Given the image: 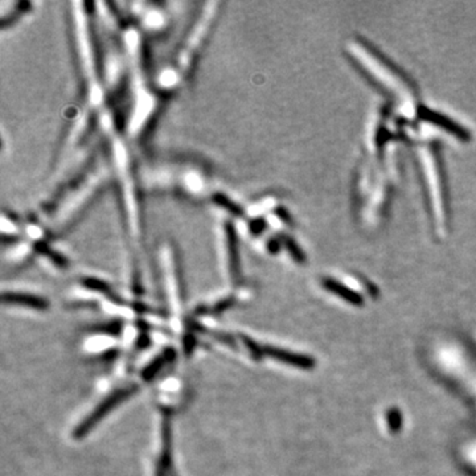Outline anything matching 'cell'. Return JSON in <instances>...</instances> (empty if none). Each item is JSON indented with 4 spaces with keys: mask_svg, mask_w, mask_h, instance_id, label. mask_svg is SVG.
I'll list each match as a JSON object with an SVG mask.
<instances>
[{
    "mask_svg": "<svg viewBox=\"0 0 476 476\" xmlns=\"http://www.w3.org/2000/svg\"><path fill=\"white\" fill-rule=\"evenodd\" d=\"M139 391L138 385H130L126 388L118 389L113 391L107 398L101 402L93 412L90 413L83 422L80 423L73 430L74 439H81L87 435V433L94 427L97 423L99 422L102 418H105L109 413L111 412L114 408H116L119 403L133 397L137 391Z\"/></svg>",
    "mask_w": 476,
    "mask_h": 476,
    "instance_id": "obj_1",
    "label": "cell"
},
{
    "mask_svg": "<svg viewBox=\"0 0 476 476\" xmlns=\"http://www.w3.org/2000/svg\"><path fill=\"white\" fill-rule=\"evenodd\" d=\"M171 412L163 410L161 415V453L159 456L155 476H169L172 465V421Z\"/></svg>",
    "mask_w": 476,
    "mask_h": 476,
    "instance_id": "obj_2",
    "label": "cell"
},
{
    "mask_svg": "<svg viewBox=\"0 0 476 476\" xmlns=\"http://www.w3.org/2000/svg\"><path fill=\"white\" fill-rule=\"evenodd\" d=\"M418 114L422 118L423 121L430 122L433 125H437V126L444 128L446 131H448L450 134L459 138L460 140H470V133L465 130V127L460 126L459 123H456L455 121H453L451 118L444 116V114H441L438 111L430 110V109H427L425 106L420 107Z\"/></svg>",
    "mask_w": 476,
    "mask_h": 476,
    "instance_id": "obj_3",
    "label": "cell"
},
{
    "mask_svg": "<svg viewBox=\"0 0 476 476\" xmlns=\"http://www.w3.org/2000/svg\"><path fill=\"white\" fill-rule=\"evenodd\" d=\"M3 303L30 307L32 310L37 311H45L49 307L48 300H45L42 296L32 295L25 293H6L3 295Z\"/></svg>",
    "mask_w": 476,
    "mask_h": 476,
    "instance_id": "obj_4",
    "label": "cell"
},
{
    "mask_svg": "<svg viewBox=\"0 0 476 476\" xmlns=\"http://www.w3.org/2000/svg\"><path fill=\"white\" fill-rule=\"evenodd\" d=\"M264 355L273 358V359L278 360V361H282V362H286V364H290V365H294V367H300V368H308L311 365V360L306 358V356H302V355H298V353H293V352H288V350H283V349L275 348V347H264Z\"/></svg>",
    "mask_w": 476,
    "mask_h": 476,
    "instance_id": "obj_5",
    "label": "cell"
},
{
    "mask_svg": "<svg viewBox=\"0 0 476 476\" xmlns=\"http://www.w3.org/2000/svg\"><path fill=\"white\" fill-rule=\"evenodd\" d=\"M176 358V350L172 348H166L163 350V353L152 360L148 365H146L143 370H142V379L145 381H151L160 370H163L169 362L173 361Z\"/></svg>",
    "mask_w": 476,
    "mask_h": 476,
    "instance_id": "obj_6",
    "label": "cell"
},
{
    "mask_svg": "<svg viewBox=\"0 0 476 476\" xmlns=\"http://www.w3.org/2000/svg\"><path fill=\"white\" fill-rule=\"evenodd\" d=\"M324 286H326V288L331 290L332 293L338 294V295L347 299V300L352 302V303H361V298L355 291L347 288L346 286L340 285V283L332 281V279H326L324 281Z\"/></svg>",
    "mask_w": 476,
    "mask_h": 476,
    "instance_id": "obj_7",
    "label": "cell"
},
{
    "mask_svg": "<svg viewBox=\"0 0 476 476\" xmlns=\"http://www.w3.org/2000/svg\"><path fill=\"white\" fill-rule=\"evenodd\" d=\"M83 285H84L85 287H87V288H90V290H94V291L104 293V294H106L107 298H110V299H111L114 303H122V302H121V299L111 293V288L109 287V285L105 283V282H102V281H99V279H94V278H86V279L83 281Z\"/></svg>",
    "mask_w": 476,
    "mask_h": 476,
    "instance_id": "obj_8",
    "label": "cell"
},
{
    "mask_svg": "<svg viewBox=\"0 0 476 476\" xmlns=\"http://www.w3.org/2000/svg\"><path fill=\"white\" fill-rule=\"evenodd\" d=\"M241 340H243V344L246 346V348L249 349L250 355L253 356L255 360L262 359V356L264 355V348L260 347L253 338H249V336H245V335H241Z\"/></svg>",
    "mask_w": 476,
    "mask_h": 476,
    "instance_id": "obj_9",
    "label": "cell"
},
{
    "mask_svg": "<svg viewBox=\"0 0 476 476\" xmlns=\"http://www.w3.org/2000/svg\"><path fill=\"white\" fill-rule=\"evenodd\" d=\"M97 331H101V332H105V334L116 336V335H119L121 331H122V322L121 320H114V322L106 324L102 328H98Z\"/></svg>",
    "mask_w": 476,
    "mask_h": 476,
    "instance_id": "obj_10",
    "label": "cell"
},
{
    "mask_svg": "<svg viewBox=\"0 0 476 476\" xmlns=\"http://www.w3.org/2000/svg\"><path fill=\"white\" fill-rule=\"evenodd\" d=\"M209 335H212L213 338H216L217 341H221L226 346H231V347H236V340L233 336H231L229 334H224V332H217V331H212L209 332Z\"/></svg>",
    "mask_w": 476,
    "mask_h": 476,
    "instance_id": "obj_11",
    "label": "cell"
},
{
    "mask_svg": "<svg viewBox=\"0 0 476 476\" xmlns=\"http://www.w3.org/2000/svg\"><path fill=\"white\" fill-rule=\"evenodd\" d=\"M234 303V299L233 298H229V299H224L221 302H219L216 306L213 307L211 310L212 314L213 315H220L222 312H225L228 308H231Z\"/></svg>",
    "mask_w": 476,
    "mask_h": 476,
    "instance_id": "obj_12",
    "label": "cell"
},
{
    "mask_svg": "<svg viewBox=\"0 0 476 476\" xmlns=\"http://www.w3.org/2000/svg\"><path fill=\"white\" fill-rule=\"evenodd\" d=\"M195 346H196V338H195V336L190 335V334L185 335L184 338H183V347H184L185 355H190L193 352V349H195Z\"/></svg>",
    "mask_w": 476,
    "mask_h": 476,
    "instance_id": "obj_13",
    "label": "cell"
},
{
    "mask_svg": "<svg viewBox=\"0 0 476 476\" xmlns=\"http://www.w3.org/2000/svg\"><path fill=\"white\" fill-rule=\"evenodd\" d=\"M287 248L290 249V252L293 254V257L298 260V261H303V253L300 252V249L296 246V243H293L291 240H287Z\"/></svg>",
    "mask_w": 476,
    "mask_h": 476,
    "instance_id": "obj_14",
    "label": "cell"
},
{
    "mask_svg": "<svg viewBox=\"0 0 476 476\" xmlns=\"http://www.w3.org/2000/svg\"><path fill=\"white\" fill-rule=\"evenodd\" d=\"M149 343H151L149 341V336L146 335V334H142L137 340V347L139 349L146 348V347L149 346Z\"/></svg>",
    "mask_w": 476,
    "mask_h": 476,
    "instance_id": "obj_15",
    "label": "cell"
},
{
    "mask_svg": "<svg viewBox=\"0 0 476 476\" xmlns=\"http://www.w3.org/2000/svg\"><path fill=\"white\" fill-rule=\"evenodd\" d=\"M171 476H176V475H175V474H172V475H171Z\"/></svg>",
    "mask_w": 476,
    "mask_h": 476,
    "instance_id": "obj_16",
    "label": "cell"
}]
</instances>
